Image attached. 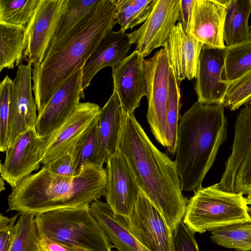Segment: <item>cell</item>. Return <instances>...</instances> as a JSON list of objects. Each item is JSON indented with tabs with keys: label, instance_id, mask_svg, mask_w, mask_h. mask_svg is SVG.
Returning <instances> with one entry per match:
<instances>
[{
	"label": "cell",
	"instance_id": "cell-1",
	"mask_svg": "<svg viewBox=\"0 0 251 251\" xmlns=\"http://www.w3.org/2000/svg\"><path fill=\"white\" fill-rule=\"evenodd\" d=\"M117 150L126 158L141 190L173 233L183 219L189 201L182 194L176 164L151 142L134 113L123 107Z\"/></svg>",
	"mask_w": 251,
	"mask_h": 251
},
{
	"label": "cell",
	"instance_id": "cell-2",
	"mask_svg": "<svg viewBox=\"0 0 251 251\" xmlns=\"http://www.w3.org/2000/svg\"><path fill=\"white\" fill-rule=\"evenodd\" d=\"M115 25L114 6L110 0H100L42 62L33 67L32 89L38 114L63 82L84 64Z\"/></svg>",
	"mask_w": 251,
	"mask_h": 251
},
{
	"label": "cell",
	"instance_id": "cell-3",
	"mask_svg": "<svg viewBox=\"0 0 251 251\" xmlns=\"http://www.w3.org/2000/svg\"><path fill=\"white\" fill-rule=\"evenodd\" d=\"M103 167L90 166L76 176L54 174L43 166L12 188L7 212L35 216L53 210L90 204L106 194Z\"/></svg>",
	"mask_w": 251,
	"mask_h": 251
},
{
	"label": "cell",
	"instance_id": "cell-4",
	"mask_svg": "<svg viewBox=\"0 0 251 251\" xmlns=\"http://www.w3.org/2000/svg\"><path fill=\"white\" fill-rule=\"evenodd\" d=\"M223 104L197 101L178 124L176 151V169L182 191L201 187L227 134L228 122Z\"/></svg>",
	"mask_w": 251,
	"mask_h": 251
},
{
	"label": "cell",
	"instance_id": "cell-5",
	"mask_svg": "<svg viewBox=\"0 0 251 251\" xmlns=\"http://www.w3.org/2000/svg\"><path fill=\"white\" fill-rule=\"evenodd\" d=\"M39 237L89 251H112L111 244L92 214L90 204L58 209L35 216Z\"/></svg>",
	"mask_w": 251,
	"mask_h": 251
},
{
	"label": "cell",
	"instance_id": "cell-6",
	"mask_svg": "<svg viewBox=\"0 0 251 251\" xmlns=\"http://www.w3.org/2000/svg\"><path fill=\"white\" fill-rule=\"evenodd\" d=\"M246 197L241 193L222 190L218 183L195 191L189 200L184 223L194 233L251 222Z\"/></svg>",
	"mask_w": 251,
	"mask_h": 251
},
{
	"label": "cell",
	"instance_id": "cell-7",
	"mask_svg": "<svg viewBox=\"0 0 251 251\" xmlns=\"http://www.w3.org/2000/svg\"><path fill=\"white\" fill-rule=\"evenodd\" d=\"M171 69L167 46L144 61L148 101L147 121L156 140L164 147H167V110Z\"/></svg>",
	"mask_w": 251,
	"mask_h": 251
},
{
	"label": "cell",
	"instance_id": "cell-8",
	"mask_svg": "<svg viewBox=\"0 0 251 251\" xmlns=\"http://www.w3.org/2000/svg\"><path fill=\"white\" fill-rule=\"evenodd\" d=\"M122 218L130 233L150 251H171L173 233L141 190L131 213Z\"/></svg>",
	"mask_w": 251,
	"mask_h": 251
},
{
	"label": "cell",
	"instance_id": "cell-9",
	"mask_svg": "<svg viewBox=\"0 0 251 251\" xmlns=\"http://www.w3.org/2000/svg\"><path fill=\"white\" fill-rule=\"evenodd\" d=\"M180 0H155L151 13L137 29L129 34L135 50L144 57L159 47L168 44L171 32L176 25Z\"/></svg>",
	"mask_w": 251,
	"mask_h": 251
},
{
	"label": "cell",
	"instance_id": "cell-10",
	"mask_svg": "<svg viewBox=\"0 0 251 251\" xmlns=\"http://www.w3.org/2000/svg\"><path fill=\"white\" fill-rule=\"evenodd\" d=\"M68 0H40L26 26V45L24 59L36 66L43 61L59 19Z\"/></svg>",
	"mask_w": 251,
	"mask_h": 251
},
{
	"label": "cell",
	"instance_id": "cell-11",
	"mask_svg": "<svg viewBox=\"0 0 251 251\" xmlns=\"http://www.w3.org/2000/svg\"><path fill=\"white\" fill-rule=\"evenodd\" d=\"M84 65L63 82L38 114L35 130L41 138H46L60 127L77 108L80 99L84 98L82 88Z\"/></svg>",
	"mask_w": 251,
	"mask_h": 251
},
{
	"label": "cell",
	"instance_id": "cell-12",
	"mask_svg": "<svg viewBox=\"0 0 251 251\" xmlns=\"http://www.w3.org/2000/svg\"><path fill=\"white\" fill-rule=\"evenodd\" d=\"M106 203L114 213L127 217L131 212L141 190L125 156L118 150L106 162Z\"/></svg>",
	"mask_w": 251,
	"mask_h": 251
},
{
	"label": "cell",
	"instance_id": "cell-13",
	"mask_svg": "<svg viewBox=\"0 0 251 251\" xmlns=\"http://www.w3.org/2000/svg\"><path fill=\"white\" fill-rule=\"evenodd\" d=\"M32 64H20L13 80L10 99V122L8 148L29 129H35L37 106L32 95Z\"/></svg>",
	"mask_w": 251,
	"mask_h": 251
},
{
	"label": "cell",
	"instance_id": "cell-14",
	"mask_svg": "<svg viewBox=\"0 0 251 251\" xmlns=\"http://www.w3.org/2000/svg\"><path fill=\"white\" fill-rule=\"evenodd\" d=\"M44 140L35 129H29L6 150L4 161L0 163V177L12 188L40 168Z\"/></svg>",
	"mask_w": 251,
	"mask_h": 251
},
{
	"label": "cell",
	"instance_id": "cell-15",
	"mask_svg": "<svg viewBox=\"0 0 251 251\" xmlns=\"http://www.w3.org/2000/svg\"><path fill=\"white\" fill-rule=\"evenodd\" d=\"M100 109L94 103H80L60 127L44 139L41 148L43 165L52 162L74 146L97 117Z\"/></svg>",
	"mask_w": 251,
	"mask_h": 251
},
{
	"label": "cell",
	"instance_id": "cell-16",
	"mask_svg": "<svg viewBox=\"0 0 251 251\" xmlns=\"http://www.w3.org/2000/svg\"><path fill=\"white\" fill-rule=\"evenodd\" d=\"M226 47L224 49L203 45L199 57L194 86L199 102L223 104L229 84L223 81Z\"/></svg>",
	"mask_w": 251,
	"mask_h": 251
},
{
	"label": "cell",
	"instance_id": "cell-17",
	"mask_svg": "<svg viewBox=\"0 0 251 251\" xmlns=\"http://www.w3.org/2000/svg\"><path fill=\"white\" fill-rule=\"evenodd\" d=\"M144 57L134 51L123 61L112 68L113 91L118 96L122 106L134 113L146 96L147 85L144 70Z\"/></svg>",
	"mask_w": 251,
	"mask_h": 251
},
{
	"label": "cell",
	"instance_id": "cell-18",
	"mask_svg": "<svg viewBox=\"0 0 251 251\" xmlns=\"http://www.w3.org/2000/svg\"><path fill=\"white\" fill-rule=\"evenodd\" d=\"M226 13L224 0H196L189 34L203 45L225 48L223 29Z\"/></svg>",
	"mask_w": 251,
	"mask_h": 251
},
{
	"label": "cell",
	"instance_id": "cell-19",
	"mask_svg": "<svg viewBox=\"0 0 251 251\" xmlns=\"http://www.w3.org/2000/svg\"><path fill=\"white\" fill-rule=\"evenodd\" d=\"M203 45L192 35L186 34L180 23L173 28L167 47L171 66L179 83L186 78H196Z\"/></svg>",
	"mask_w": 251,
	"mask_h": 251
},
{
	"label": "cell",
	"instance_id": "cell-20",
	"mask_svg": "<svg viewBox=\"0 0 251 251\" xmlns=\"http://www.w3.org/2000/svg\"><path fill=\"white\" fill-rule=\"evenodd\" d=\"M132 45L129 34L112 31L99 43L83 67L82 88L90 84L94 76L102 68H113L128 55Z\"/></svg>",
	"mask_w": 251,
	"mask_h": 251
},
{
	"label": "cell",
	"instance_id": "cell-21",
	"mask_svg": "<svg viewBox=\"0 0 251 251\" xmlns=\"http://www.w3.org/2000/svg\"><path fill=\"white\" fill-rule=\"evenodd\" d=\"M251 146V100L245 104L236 117L231 153L225 162V168L218 187L234 192L236 174Z\"/></svg>",
	"mask_w": 251,
	"mask_h": 251
},
{
	"label": "cell",
	"instance_id": "cell-22",
	"mask_svg": "<svg viewBox=\"0 0 251 251\" xmlns=\"http://www.w3.org/2000/svg\"><path fill=\"white\" fill-rule=\"evenodd\" d=\"M90 211L117 251H150L130 233L122 216L100 200L90 204Z\"/></svg>",
	"mask_w": 251,
	"mask_h": 251
},
{
	"label": "cell",
	"instance_id": "cell-23",
	"mask_svg": "<svg viewBox=\"0 0 251 251\" xmlns=\"http://www.w3.org/2000/svg\"><path fill=\"white\" fill-rule=\"evenodd\" d=\"M122 111V107L117 94L113 91L97 116L98 137L103 164L106 163L109 157L117 151Z\"/></svg>",
	"mask_w": 251,
	"mask_h": 251
},
{
	"label": "cell",
	"instance_id": "cell-24",
	"mask_svg": "<svg viewBox=\"0 0 251 251\" xmlns=\"http://www.w3.org/2000/svg\"><path fill=\"white\" fill-rule=\"evenodd\" d=\"M224 2L226 13L223 39L226 46L229 47L249 39L248 21L251 13V0H224Z\"/></svg>",
	"mask_w": 251,
	"mask_h": 251
},
{
	"label": "cell",
	"instance_id": "cell-25",
	"mask_svg": "<svg viewBox=\"0 0 251 251\" xmlns=\"http://www.w3.org/2000/svg\"><path fill=\"white\" fill-rule=\"evenodd\" d=\"M26 45V26L0 22V71L21 64Z\"/></svg>",
	"mask_w": 251,
	"mask_h": 251
},
{
	"label": "cell",
	"instance_id": "cell-26",
	"mask_svg": "<svg viewBox=\"0 0 251 251\" xmlns=\"http://www.w3.org/2000/svg\"><path fill=\"white\" fill-rule=\"evenodd\" d=\"M100 1V0H68L66 9L59 19L45 57L51 52L73 27Z\"/></svg>",
	"mask_w": 251,
	"mask_h": 251
},
{
	"label": "cell",
	"instance_id": "cell-27",
	"mask_svg": "<svg viewBox=\"0 0 251 251\" xmlns=\"http://www.w3.org/2000/svg\"><path fill=\"white\" fill-rule=\"evenodd\" d=\"M251 70V39L226 47L223 81L229 84Z\"/></svg>",
	"mask_w": 251,
	"mask_h": 251
},
{
	"label": "cell",
	"instance_id": "cell-28",
	"mask_svg": "<svg viewBox=\"0 0 251 251\" xmlns=\"http://www.w3.org/2000/svg\"><path fill=\"white\" fill-rule=\"evenodd\" d=\"M210 231L212 241L219 246L236 251L251 250V222L233 224Z\"/></svg>",
	"mask_w": 251,
	"mask_h": 251
},
{
	"label": "cell",
	"instance_id": "cell-29",
	"mask_svg": "<svg viewBox=\"0 0 251 251\" xmlns=\"http://www.w3.org/2000/svg\"><path fill=\"white\" fill-rule=\"evenodd\" d=\"M179 83L171 67L167 110L166 148L168 152L172 155L176 153L177 126L181 118L180 109L181 103Z\"/></svg>",
	"mask_w": 251,
	"mask_h": 251
},
{
	"label": "cell",
	"instance_id": "cell-30",
	"mask_svg": "<svg viewBox=\"0 0 251 251\" xmlns=\"http://www.w3.org/2000/svg\"><path fill=\"white\" fill-rule=\"evenodd\" d=\"M39 239L35 216L21 214L15 224L13 239L9 251H37Z\"/></svg>",
	"mask_w": 251,
	"mask_h": 251
},
{
	"label": "cell",
	"instance_id": "cell-31",
	"mask_svg": "<svg viewBox=\"0 0 251 251\" xmlns=\"http://www.w3.org/2000/svg\"><path fill=\"white\" fill-rule=\"evenodd\" d=\"M40 0H0V22L26 26Z\"/></svg>",
	"mask_w": 251,
	"mask_h": 251
},
{
	"label": "cell",
	"instance_id": "cell-32",
	"mask_svg": "<svg viewBox=\"0 0 251 251\" xmlns=\"http://www.w3.org/2000/svg\"><path fill=\"white\" fill-rule=\"evenodd\" d=\"M94 121L83 132L74 146L58 158L44 166L57 175L70 177L79 175L78 162L81 148Z\"/></svg>",
	"mask_w": 251,
	"mask_h": 251
},
{
	"label": "cell",
	"instance_id": "cell-33",
	"mask_svg": "<svg viewBox=\"0 0 251 251\" xmlns=\"http://www.w3.org/2000/svg\"><path fill=\"white\" fill-rule=\"evenodd\" d=\"M103 165L98 137L97 117L81 148L78 173L80 174L84 169L90 166L103 167Z\"/></svg>",
	"mask_w": 251,
	"mask_h": 251
},
{
	"label": "cell",
	"instance_id": "cell-34",
	"mask_svg": "<svg viewBox=\"0 0 251 251\" xmlns=\"http://www.w3.org/2000/svg\"><path fill=\"white\" fill-rule=\"evenodd\" d=\"M13 80L6 75L0 84V151L8 148L10 122V99Z\"/></svg>",
	"mask_w": 251,
	"mask_h": 251
},
{
	"label": "cell",
	"instance_id": "cell-35",
	"mask_svg": "<svg viewBox=\"0 0 251 251\" xmlns=\"http://www.w3.org/2000/svg\"><path fill=\"white\" fill-rule=\"evenodd\" d=\"M251 100V70L229 84L223 105L234 111Z\"/></svg>",
	"mask_w": 251,
	"mask_h": 251
},
{
	"label": "cell",
	"instance_id": "cell-36",
	"mask_svg": "<svg viewBox=\"0 0 251 251\" xmlns=\"http://www.w3.org/2000/svg\"><path fill=\"white\" fill-rule=\"evenodd\" d=\"M195 233L180 221L172 234L171 251H200Z\"/></svg>",
	"mask_w": 251,
	"mask_h": 251
},
{
	"label": "cell",
	"instance_id": "cell-37",
	"mask_svg": "<svg viewBox=\"0 0 251 251\" xmlns=\"http://www.w3.org/2000/svg\"><path fill=\"white\" fill-rule=\"evenodd\" d=\"M115 7V24L120 25V31L125 32L135 26L132 0H110Z\"/></svg>",
	"mask_w": 251,
	"mask_h": 251
},
{
	"label": "cell",
	"instance_id": "cell-38",
	"mask_svg": "<svg viewBox=\"0 0 251 251\" xmlns=\"http://www.w3.org/2000/svg\"><path fill=\"white\" fill-rule=\"evenodd\" d=\"M251 190V146L236 174L234 191L247 195Z\"/></svg>",
	"mask_w": 251,
	"mask_h": 251
},
{
	"label": "cell",
	"instance_id": "cell-39",
	"mask_svg": "<svg viewBox=\"0 0 251 251\" xmlns=\"http://www.w3.org/2000/svg\"><path fill=\"white\" fill-rule=\"evenodd\" d=\"M18 214L9 218L0 215V251H9L14 234Z\"/></svg>",
	"mask_w": 251,
	"mask_h": 251
},
{
	"label": "cell",
	"instance_id": "cell-40",
	"mask_svg": "<svg viewBox=\"0 0 251 251\" xmlns=\"http://www.w3.org/2000/svg\"><path fill=\"white\" fill-rule=\"evenodd\" d=\"M155 0H132L135 26L144 23L150 15Z\"/></svg>",
	"mask_w": 251,
	"mask_h": 251
},
{
	"label": "cell",
	"instance_id": "cell-41",
	"mask_svg": "<svg viewBox=\"0 0 251 251\" xmlns=\"http://www.w3.org/2000/svg\"><path fill=\"white\" fill-rule=\"evenodd\" d=\"M37 251H89L46 237H39Z\"/></svg>",
	"mask_w": 251,
	"mask_h": 251
},
{
	"label": "cell",
	"instance_id": "cell-42",
	"mask_svg": "<svg viewBox=\"0 0 251 251\" xmlns=\"http://www.w3.org/2000/svg\"><path fill=\"white\" fill-rule=\"evenodd\" d=\"M195 0H180V6L177 23L181 25L183 29L187 34H189Z\"/></svg>",
	"mask_w": 251,
	"mask_h": 251
},
{
	"label": "cell",
	"instance_id": "cell-43",
	"mask_svg": "<svg viewBox=\"0 0 251 251\" xmlns=\"http://www.w3.org/2000/svg\"><path fill=\"white\" fill-rule=\"evenodd\" d=\"M247 197H246V201L247 204L249 207L251 209V190H250L247 194Z\"/></svg>",
	"mask_w": 251,
	"mask_h": 251
},
{
	"label": "cell",
	"instance_id": "cell-44",
	"mask_svg": "<svg viewBox=\"0 0 251 251\" xmlns=\"http://www.w3.org/2000/svg\"><path fill=\"white\" fill-rule=\"evenodd\" d=\"M4 179L0 177V191L1 192L3 190H5V183L4 182Z\"/></svg>",
	"mask_w": 251,
	"mask_h": 251
},
{
	"label": "cell",
	"instance_id": "cell-45",
	"mask_svg": "<svg viewBox=\"0 0 251 251\" xmlns=\"http://www.w3.org/2000/svg\"><path fill=\"white\" fill-rule=\"evenodd\" d=\"M249 38L251 39V25L249 26Z\"/></svg>",
	"mask_w": 251,
	"mask_h": 251
},
{
	"label": "cell",
	"instance_id": "cell-46",
	"mask_svg": "<svg viewBox=\"0 0 251 251\" xmlns=\"http://www.w3.org/2000/svg\"><path fill=\"white\" fill-rule=\"evenodd\" d=\"M248 212L251 218V209L249 207H248Z\"/></svg>",
	"mask_w": 251,
	"mask_h": 251
}]
</instances>
